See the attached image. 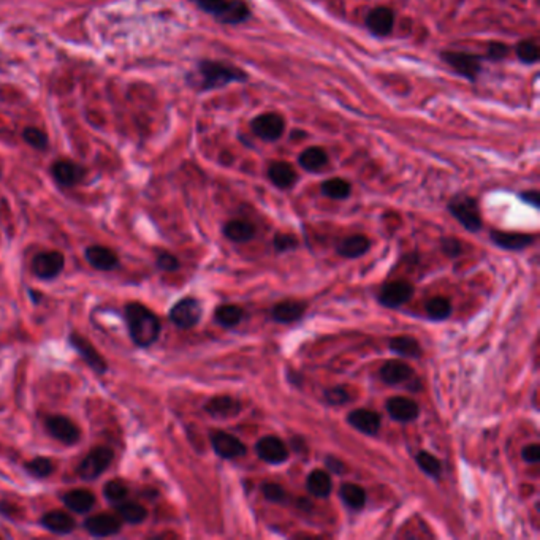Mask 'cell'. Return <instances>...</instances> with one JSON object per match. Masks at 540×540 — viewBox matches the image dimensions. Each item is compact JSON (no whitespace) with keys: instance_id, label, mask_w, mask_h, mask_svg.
<instances>
[{"instance_id":"obj_46","label":"cell","mask_w":540,"mask_h":540,"mask_svg":"<svg viewBox=\"0 0 540 540\" xmlns=\"http://www.w3.org/2000/svg\"><path fill=\"white\" fill-rule=\"evenodd\" d=\"M441 249L442 252H444L446 255H448V257H458V255L463 252V246L461 242L456 239V238H444L441 241Z\"/></svg>"},{"instance_id":"obj_34","label":"cell","mask_w":540,"mask_h":540,"mask_svg":"<svg viewBox=\"0 0 540 540\" xmlns=\"http://www.w3.org/2000/svg\"><path fill=\"white\" fill-rule=\"evenodd\" d=\"M216 322L225 328H233L242 320V309L237 304H222L216 309Z\"/></svg>"},{"instance_id":"obj_21","label":"cell","mask_w":540,"mask_h":540,"mask_svg":"<svg viewBox=\"0 0 540 540\" xmlns=\"http://www.w3.org/2000/svg\"><path fill=\"white\" fill-rule=\"evenodd\" d=\"M86 260L89 265L94 266L100 271H112L117 265H119V259L117 255L105 246H91L86 249Z\"/></svg>"},{"instance_id":"obj_40","label":"cell","mask_w":540,"mask_h":540,"mask_svg":"<svg viewBox=\"0 0 540 540\" xmlns=\"http://www.w3.org/2000/svg\"><path fill=\"white\" fill-rule=\"evenodd\" d=\"M517 56L524 64H536L540 58V51L536 41L532 40H523L517 45Z\"/></svg>"},{"instance_id":"obj_41","label":"cell","mask_w":540,"mask_h":540,"mask_svg":"<svg viewBox=\"0 0 540 540\" xmlns=\"http://www.w3.org/2000/svg\"><path fill=\"white\" fill-rule=\"evenodd\" d=\"M103 493H105V497L108 501H112L114 504L124 501L129 495V487L121 480H112L105 485L103 488Z\"/></svg>"},{"instance_id":"obj_48","label":"cell","mask_w":540,"mask_h":540,"mask_svg":"<svg viewBox=\"0 0 540 540\" xmlns=\"http://www.w3.org/2000/svg\"><path fill=\"white\" fill-rule=\"evenodd\" d=\"M487 58L491 60H501L509 54V48L504 43H500V41H493V43L488 45V51H487Z\"/></svg>"},{"instance_id":"obj_14","label":"cell","mask_w":540,"mask_h":540,"mask_svg":"<svg viewBox=\"0 0 540 540\" xmlns=\"http://www.w3.org/2000/svg\"><path fill=\"white\" fill-rule=\"evenodd\" d=\"M255 452H257L263 461L269 463V465H281V463L288 458L287 446L279 438H276V436L261 438L257 442V446H255Z\"/></svg>"},{"instance_id":"obj_31","label":"cell","mask_w":540,"mask_h":540,"mask_svg":"<svg viewBox=\"0 0 540 540\" xmlns=\"http://www.w3.org/2000/svg\"><path fill=\"white\" fill-rule=\"evenodd\" d=\"M390 350L394 354L406 358H418L421 357V347L418 341L412 336H394L389 342Z\"/></svg>"},{"instance_id":"obj_19","label":"cell","mask_w":540,"mask_h":540,"mask_svg":"<svg viewBox=\"0 0 540 540\" xmlns=\"http://www.w3.org/2000/svg\"><path fill=\"white\" fill-rule=\"evenodd\" d=\"M242 406L238 399L227 394H220V396H214L207 401L205 406V411L214 418H232L237 417L241 412Z\"/></svg>"},{"instance_id":"obj_9","label":"cell","mask_w":540,"mask_h":540,"mask_svg":"<svg viewBox=\"0 0 540 540\" xmlns=\"http://www.w3.org/2000/svg\"><path fill=\"white\" fill-rule=\"evenodd\" d=\"M414 287L407 281H392L385 284L379 293V301L387 308H399L412 298Z\"/></svg>"},{"instance_id":"obj_43","label":"cell","mask_w":540,"mask_h":540,"mask_svg":"<svg viewBox=\"0 0 540 540\" xmlns=\"http://www.w3.org/2000/svg\"><path fill=\"white\" fill-rule=\"evenodd\" d=\"M273 246L278 252H288V251H295L298 247V239H296L293 234H287V233H279L276 234L273 239Z\"/></svg>"},{"instance_id":"obj_47","label":"cell","mask_w":540,"mask_h":540,"mask_svg":"<svg viewBox=\"0 0 540 540\" xmlns=\"http://www.w3.org/2000/svg\"><path fill=\"white\" fill-rule=\"evenodd\" d=\"M157 266L162 269V271H176L179 268V260L168 252H163L157 257Z\"/></svg>"},{"instance_id":"obj_5","label":"cell","mask_w":540,"mask_h":540,"mask_svg":"<svg viewBox=\"0 0 540 540\" xmlns=\"http://www.w3.org/2000/svg\"><path fill=\"white\" fill-rule=\"evenodd\" d=\"M114 453L108 447H95L87 453L85 460L81 461L78 468V475L82 480H95L105 472L108 466L112 465Z\"/></svg>"},{"instance_id":"obj_25","label":"cell","mask_w":540,"mask_h":540,"mask_svg":"<svg viewBox=\"0 0 540 540\" xmlns=\"http://www.w3.org/2000/svg\"><path fill=\"white\" fill-rule=\"evenodd\" d=\"M62 501L75 514H87L95 504V496L89 490H72L62 497Z\"/></svg>"},{"instance_id":"obj_8","label":"cell","mask_w":540,"mask_h":540,"mask_svg":"<svg viewBox=\"0 0 540 540\" xmlns=\"http://www.w3.org/2000/svg\"><path fill=\"white\" fill-rule=\"evenodd\" d=\"M252 131L265 141H278L286 130V122L278 113H263L251 122Z\"/></svg>"},{"instance_id":"obj_37","label":"cell","mask_w":540,"mask_h":540,"mask_svg":"<svg viewBox=\"0 0 540 540\" xmlns=\"http://www.w3.org/2000/svg\"><path fill=\"white\" fill-rule=\"evenodd\" d=\"M322 193L333 200H344L350 195V184L341 178H331L322 184Z\"/></svg>"},{"instance_id":"obj_11","label":"cell","mask_w":540,"mask_h":540,"mask_svg":"<svg viewBox=\"0 0 540 540\" xmlns=\"http://www.w3.org/2000/svg\"><path fill=\"white\" fill-rule=\"evenodd\" d=\"M51 175L54 178V181H56L58 184L64 185V187H73L76 184H80L82 179H85L86 170L80 163L62 158V161H58V162L53 163Z\"/></svg>"},{"instance_id":"obj_45","label":"cell","mask_w":540,"mask_h":540,"mask_svg":"<svg viewBox=\"0 0 540 540\" xmlns=\"http://www.w3.org/2000/svg\"><path fill=\"white\" fill-rule=\"evenodd\" d=\"M263 496L271 502H284L286 501V491L278 483H265L261 487Z\"/></svg>"},{"instance_id":"obj_36","label":"cell","mask_w":540,"mask_h":540,"mask_svg":"<svg viewBox=\"0 0 540 540\" xmlns=\"http://www.w3.org/2000/svg\"><path fill=\"white\" fill-rule=\"evenodd\" d=\"M426 315L431 320H446L452 314V304L446 296H434L426 303Z\"/></svg>"},{"instance_id":"obj_26","label":"cell","mask_w":540,"mask_h":540,"mask_svg":"<svg viewBox=\"0 0 540 540\" xmlns=\"http://www.w3.org/2000/svg\"><path fill=\"white\" fill-rule=\"evenodd\" d=\"M304 309H306V306L300 301H281L273 306L271 317L279 323H292L303 317Z\"/></svg>"},{"instance_id":"obj_16","label":"cell","mask_w":540,"mask_h":540,"mask_svg":"<svg viewBox=\"0 0 540 540\" xmlns=\"http://www.w3.org/2000/svg\"><path fill=\"white\" fill-rule=\"evenodd\" d=\"M70 342L75 347V350L78 352V354L81 355V358L85 360V362L91 366V368L97 372V374H103L107 372V362L105 358H103L99 352H97V349L94 347V345L87 341V339L82 338L81 335H76L73 333L70 336Z\"/></svg>"},{"instance_id":"obj_38","label":"cell","mask_w":540,"mask_h":540,"mask_svg":"<svg viewBox=\"0 0 540 540\" xmlns=\"http://www.w3.org/2000/svg\"><path fill=\"white\" fill-rule=\"evenodd\" d=\"M415 461H417L418 468L423 470L425 474L431 475L433 479H439L442 472V466H441V461L436 458L434 455L428 452H420L417 456H415Z\"/></svg>"},{"instance_id":"obj_33","label":"cell","mask_w":540,"mask_h":540,"mask_svg":"<svg viewBox=\"0 0 540 540\" xmlns=\"http://www.w3.org/2000/svg\"><path fill=\"white\" fill-rule=\"evenodd\" d=\"M341 500L349 505L350 509L360 510L364 507L366 504V493L362 487H358L355 483H344L341 490H339Z\"/></svg>"},{"instance_id":"obj_2","label":"cell","mask_w":540,"mask_h":540,"mask_svg":"<svg viewBox=\"0 0 540 540\" xmlns=\"http://www.w3.org/2000/svg\"><path fill=\"white\" fill-rule=\"evenodd\" d=\"M200 76V89L212 91V89L224 87L230 82H242L247 80V75L230 64L216 60H202L197 67Z\"/></svg>"},{"instance_id":"obj_3","label":"cell","mask_w":540,"mask_h":540,"mask_svg":"<svg viewBox=\"0 0 540 540\" xmlns=\"http://www.w3.org/2000/svg\"><path fill=\"white\" fill-rule=\"evenodd\" d=\"M190 2L222 24L237 26L251 16V11L242 0H190Z\"/></svg>"},{"instance_id":"obj_27","label":"cell","mask_w":540,"mask_h":540,"mask_svg":"<svg viewBox=\"0 0 540 540\" xmlns=\"http://www.w3.org/2000/svg\"><path fill=\"white\" fill-rule=\"evenodd\" d=\"M268 176L271 179V183L278 185L279 189H288L296 181V171L287 162H274L269 165Z\"/></svg>"},{"instance_id":"obj_22","label":"cell","mask_w":540,"mask_h":540,"mask_svg":"<svg viewBox=\"0 0 540 540\" xmlns=\"http://www.w3.org/2000/svg\"><path fill=\"white\" fill-rule=\"evenodd\" d=\"M491 239L496 246H500L505 251H523L534 242V237L526 233H514V232H491Z\"/></svg>"},{"instance_id":"obj_28","label":"cell","mask_w":540,"mask_h":540,"mask_svg":"<svg viewBox=\"0 0 540 540\" xmlns=\"http://www.w3.org/2000/svg\"><path fill=\"white\" fill-rule=\"evenodd\" d=\"M369 246L371 242L364 234H354V237H349L339 242L338 252L345 259H357L368 252Z\"/></svg>"},{"instance_id":"obj_23","label":"cell","mask_w":540,"mask_h":540,"mask_svg":"<svg viewBox=\"0 0 540 540\" xmlns=\"http://www.w3.org/2000/svg\"><path fill=\"white\" fill-rule=\"evenodd\" d=\"M380 377L385 384L399 385L414 377V369L407 363L399 362V360H392L380 368Z\"/></svg>"},{"instance_id":"obj_10","label":"cell","mask_w":540,"mask_h":540,"mask_svg":"<svg viewBox=\"0 0 540 540\" xmlns=\"http://www.w3.org/2000/svg\"><path fill=\"white\" fill-rule=\"evenodd\" d=\"M46 428L51 433L53 438L60 441L65 446H73L80 441L81 431L70 418L62 417V415H53L46 420Z\"/></svg>"},{"instance_id":"obj_24","label":"cell","mask_w":540,"mask_h":540,"mask_svg":"<svg viewBox=\"0 0 540 540\" xmlns=\"http://www.w3.org/2000/svg\"><path fill=\"white\" fill-rule=\"evenodd\" d=\"M41 524H43L45 529L54 532V534H70L76 528L75 518L62 510L48 512L41 518Z\"/></svg>"},{"instance_id":"obj_15","label":"cell","mask_w":540,"mask_h":540,"mask_svg":"<svg viewBox=\"0 0 540 540\" xmlns=\"http://www.w3.org/2000/svg\"><path fill=\"white\" fill-rule=\"evenodd\" d=\"M122 523L117 515L99 514L85 522V529L94 537H108L114 536L121 531Z\"/></svg>"},{"instance_id":"obj_6","label":"cell","mask_w":540,"mask_h":540,"mask_svg":"<svg viewBox=\"0 0 540 540\" xmlns=\"http://www.w3.org/2000/svg\"><path fill=\"white\" fill-rule=\"evenodd\" d=\"M202 304L195 298H183L170 310V320L179 328H192L202 318Z\"/></svg>"},{"instance_id":"obj_32","label":"cell","mask_w":540,"mask_h":540,"mask_svg":"<svg viewBox=\"0 0 540 540\" xmlns=\"http://www.w3.org/2000/svg\"><path fill=\"white\" fill-rule=\"evenodd\" d=\"M298 163L306 171H320L325 165L328 163V156L322 148L313 146L301 152L298 157Z\"/></svg>"},{"instance_id":"obj_20","label":"cell","mask_w":540,"mask_h":540,"mask_svg":"<svg viewBox=\"0 0 540 540\" xmlns=\"http://www.w3.org/2000/svg\"><path fill=\"white\" fill-rule=\"evenodd\" d=\"M394 24V15L387 6H377L372 9L368 16H366V27L374 33V36L385 37L389 36Z\"/></svg>"},{"instance_id":"obj_29","label":"cell","mask_w":540,"mask_h":540,"mask_svg":"<svg viewBox=\"0 0 540 540\" xmlns=\"http://www.w3.org/2000/svg\"><path fill=\"white\" fill-rule=\"evenodd\" d=\"M306 487L309 493L315 497H328L331 490H333V482L328 472H325L322 469H315L308 475Z\"/></svg>"},{"instance_id":"obj_49","label":"cell","mask_w":540,"mask_h":540,"mask_svg":"<svg viewBox=\"0 0 540 540\" xmlns=\"http://www.w3.org/2000/svg\"><path fill=\"white\" fill-rule=\"evenodd\" d=\"M523 460L528 463V465H536V463L540 461V447L539 444H529L523 448L522 452Z\"/></svg>"},{"instance_id":"obj_4","label":"cell","mask_w":540,"mask_h":540,"mask_svg":"<svg viewBox=\"0 0 540 540\" xmlns=\"http://www.w3.org/2000/svg\"><path fill=\"white\" fill-rule=\"evenodd\" d=\"M448 211L453 214V217L466 228L469 232H479L482 228V217L477 205L472 197H456L448 205Z\"/></svg>"},{"instance_id":"obj_17","label":"cell","mask_w":540,"mask_h":540,"mask_svg":"<svg viewBox=\"0 0 540 540\" xmlns=\"http://www.w3.org/2000/svg\"><path fill=\"white\" fill-rule=\"evenodd\" d=\"M387 412L390 417L401 423H409L418 417V404L409 398L403 396H394L387 401Z\"/></svg>"},{"instance_id":"obj_50","label":"cell","mask_w":540,"mask_h":540,"mask_svg":"<svg viewBox=\"0 0 540 540\" xmlns=\"http://www.w3.org/2000/svg\"><path fill=\"white\" fill-rule=\"evenodd\" d=\"M325 465H327L330 470H333L335 474H344L345 470H347V468L344 466V463L338 460L336 456H327V458H325Z\"/></svg>"},{"instance_id":"obj_18","label":"cell","mask_w":540,"mask_h":540,"mask_svg":"<svg viewBox=\"0 0 540 540\" xmlns=\"http://www.w3.org/2000/svg\"><path fill=\"white\" fill-rule=\"evenodd\" d=\"M347 421L352 428L357 429V431L366 436H376L380 429L382 418H380L377 412H372L368 409H357L349 414Z\"/></svg>"},{"instance_id":"obj_12","label":"cell","mask_w":540,"mask_h":540,"mask_svg":"<svg viewBox=\"0 0 540 540\" xmlns=\"http://www.w3.org/2000/svg\"><path fill=\"white\" fill-rule=\"evenodd\" d=\"M64 265L65 260L60 252H41L33 259L32 269L40 279H53L60 274Z\"/></svg>"},{"instance_id":"obj_42","label":"cell","mask_w":540,"mask_h":540,"mask_svg":"<svg viewBox=\"0 0 540 540\" xmlns=\"http://www.w3.org/2000/svg\"><path fill=\"white\" fill-rule=\"evenodd\" d=\"M26 469L36 477H48L54 472L53 461L48 460V458H43V456H40V458H36L29 463H26Z\"/></svg>"},{"instance_id":"obj_51","label":"cell","mask_w":540,"mask_h":540,"mask_svg":"<svg viewBox=\"0 0 540 540\" xmlns=\"http://www.w3.org/2000/svg\"><path fill=\"white\" fill-rule=\"evenodd\" d=\"M522 200H523V202L528 203V205L534 206V207H539V205H540V195H539L537 190H531V192L522 193Z\"/></svg>"},{"instance_id":"obj_13","label":"cell","mask_w":540,"mask_h":540,"mask_svg":"<svg viewBox=\"0 0 540 540\" xmlns=\"http://www.w3.org/2000/svg\"><path fill=\"white\" fill-rule=\"evenodd\" d=\"M211 444L220 458L233 460L246 455V446L234 436L224 431H214L211 434Z\"/></svg>"},{"instance_id":"obj_1","label":"cell","mask_w":540,"mask_h":540,"mask_svg":"<svg viewBox=\"0 0 540 540\" xmlns=\"http://www.w3.org/2000/svg\"><path fill=\"white\" fill-rule=\"evenodd\" d=\"M126 318L131 341L140 347H149L161 335V320L158 317L140 303H130L126 306Z\"/></svg>"},{"instance_id":"obj_44","label":"cell","mask_w":540,"mask_h":540,"mask_svg":"<svg viewBox=\"0 0 540 540\" xmlns=\"http://www.w3.org/2000/svg\"><path fill=\"white\" fill-rule=\"evenodd\" d=\"M325 399H327V403L331 406H341L347 403L350 396L347 390L342 389V387H333V389H328L325 392Z\"/></svg>"},{"instance_id":"obj_39","label":"cell","mask_w":540,"mask_h":540,"mask_svg":"<svg viewBox=\"0 0 540 540\" xmlns=\"http://www.w3.org/2000/svg\"><path fill=\"white\" fill-rule=\"evenodd\" d=\"M23 140L29 144L31 148L38 149V151H45L48 148V144H50L48 135L43 130L37 127H26L23 131Z\"/></svg>"},{"instance_id":"obj_35","label":"cell","mask_w":540,"mask_h":540,"mask_svg":"<svg viewBox=\"0 0 540 540\" xmlns=\"http://www.w3.org/2000/svg\"><path fill=\"white\" fill-rule=\"evenodd\" d=\"M117 515H119L124 522L130 524H140L148 517V510L143 507L141 504L135 502H126L117 505Z\"/></svg>"},{"instance_id":"obj_7","label":"cell","mask_w":540,"mask_h":540,"mask_svg":"<svg viewBox=\"0 0 540 540\" xmlns=\"http://www.w3.org/2000/svg\"><path fill=\"white\" fill-rule=\"evenodd\" d=\"M442 59H444L456 73L465 76V78L470 81H475L477 76L480 73L482 59L479 56H474V54L446 51L442 53Z\"/></svg>"},{"instance_id":"obj_30","label":"cell","mask_w":540,"mask_h":540,"mask_svg":"<svg viewBox=\"0 0 540 540\" xmlns=\"http://www.w3.org/2000/svg\"><path fill=\"white\" fill-rule=\"evenodd\" d=\"M224 234L233 242H247L255 237V227L247 220H230L224 227Z\"/></svg>"}]
</instances>
